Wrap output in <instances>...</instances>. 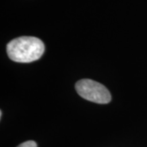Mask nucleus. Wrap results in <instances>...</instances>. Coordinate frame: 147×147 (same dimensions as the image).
Instances as JSON below:
<instances>
[{
	"mask_svg": "<svg viewBox=\"0 0 147 147\" xmlns=\"http://www.w3.org/2000/svg\"><path fill=\"white\" fill-rule=\"evenodd\" d=\"M7 53L13 61L29 63L42 57L44 53V44L36 37H19L8 42Z\"/></svg>",
	"mask_w": 147,
	"mask_h": 147,
	"instance_id": "f257e3e1",
	"label": "nucleus"
},
{
	"mask_svg": "<svg viewBox=\"0 0 147 147\" xmlns=\"http://www.w3.org/2000/svg\"><path fill=\"white\" fill-rule=\"evenodd\" d=\"M78 94L84 99L98 104H107L111 100L109 90L98 82L85 79L78 81L75 84Z\"/></svg>",
	"mask_w": 147,
	"mask_h": 147,
	"instance_id": "f03ea898",
	"label": "nucleus"
},
{
	"mask_svg": "<svg viewBox=\"0 0 147 147\" xmlns=\"http://www.w3.org/2000/svg\"><path fill=\"white\" fill-rule=\"evenodd\" d=\"M17 147H37L36 142L34 141H28V142L21 143L20 146Z\"/></svg>",
	"mask_w": 147,
	"mask_h": 147,
	"instance_id": "7ed1b4c3",
	"label": "nucleus"
}]
</instances>
